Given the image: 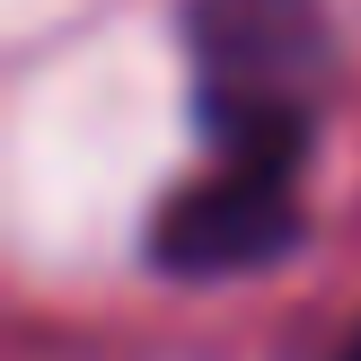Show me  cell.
Masks as SVG:
<instances>
[{
    "label": "cell",
    "mask_w": 361,
    "mask_h": 361,
    "mask_svg": "<svg viewBox=\"0 0 361 361\" xmlns=\"http://www.w3.org/2000/svg\"><path fill=\"white\" fill-rule=\"evenodd\" d=\"M185 53L212 159L300 168L309 106L335 71L326 0H185Z\"/></svg>",
    "instance_id": "cell-1"
},
{
    "label": "cell",
    "mask_w": 361,
    "mask_h": 361,
    "mask_svg": "<svg viewBox=\"0 0 361 361\" xmlns=\"http://www.w3.org/2000/svg\"><path fill=\"white\" fill-rule=\"evenodd\" d=\"M344 361H361V335H353V344H344Z\"/></svg>",
    "instance_id": "cell-3"
},
{
    "label": "cell",
    "mask_w": 361,
    "mask_h": 361,
    "mask_svg": "<svg viewBox=\"0 0 361 361\" xmlns=\"http://www.w3.org/2000/svg\"><path fill=\"white\" fill-rule=\"evenodd\" d=\"M300 247V185L291 168H238V159H212V176L176 185L150 212V264L176 282H229L282 264Z\"/></svg>",
    "instance_id": "cell-2"
}]
</instances>
